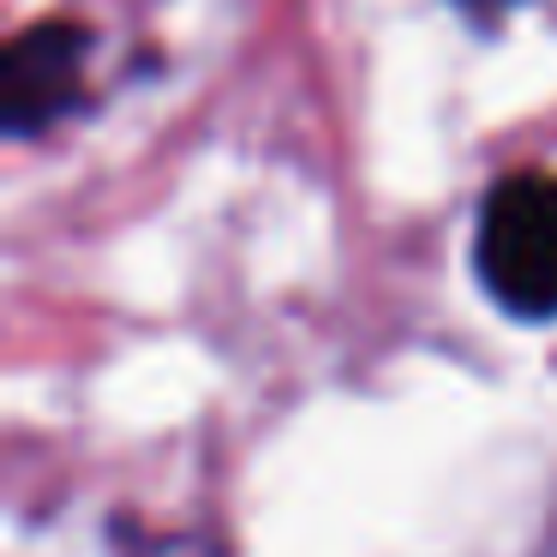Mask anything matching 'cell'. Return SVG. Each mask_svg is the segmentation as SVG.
Returning a JSON list of instances; mask_svg holds the SVG:
<instances>
[{
  "mask_svg": "<svg viewBox=\"0 0 557 557\" xmlns=\"http://www.w3.org/2000/svg\"><path fill=\"white\" fill-rule=\"evenodd\" d=\"M480 282L509 318H557V174H504L480 205L473 234Z\"/></svg>",
  "mask_w": 557,
  "mask_h": 557,
  "instance_id": "cell-1",
  "label": "cell"
},
{
  "mask_svg": "<svg viewBox=\"0 0 557 557\" xmlns=\"http://www.w3.org/2000/svg\"><path fill=\"white\" fill-rule=\"evenodd\" d=\"M90 30L73 18H37L0 54V126L7 138H37L90 102L85 90Z\"/></svg>",
  "mask_w": 557,
  "mask_h": 557,
  "instance_id": "cell-2",
  "label": "cell"
}]
</instances>
